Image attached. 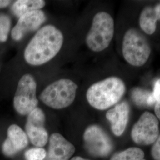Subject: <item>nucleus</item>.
I'll return each mask as SVG.
<instances>
[{"label":"nucleus","instance_id":"f257e3e1","mask_svg":"<svg viewBox=\"0 0 160 160\" xmlns=\"http://www.w3.org/2000/svg\"><path fill=\"white\" fill-rule=\"evenodd\" d=\"M63 35L55 26L46 25L34 34L26 47L24 58L32 66H40L57 56L63 46Z\"/></svg>","mask_w":160,"mask_h":160},{"label":"nucleus","instance_id":"f03ea898","mask_svg":"<svg viewBox=\"0 0 160 160\" xmlns=\"http://www.w3.org/2000/svg\"><path fill=\"white\" fill-rule=\"evenodd\" d=\"M126 90L125 82L112 76L92 84L87 91L86 98L92 108L104 110L119 103Z\"/></svg>","mask_w":160,"mask_h":160},{"label":"nucleus","instance_id":"7ed1b4c3","mask_svg":"<svg viewBox=\"0 0 160 160\" xmlns=\"http://www.w3.org/2000/svg\"><path fill=\"white\" fill-rule=\"evenodd\" d=\"M114 33L113 17L107 12H98L93 17L91 28L86 35V45L92 51H103L109 47Z\"/></svg>","mask_w":160,"mask_h":160},{"label":"nucleus","instance_id":"20e7f679","mask_svg":"<svg viewBox=\"0 0 160 160\" xmlns=\"http://www.w3.org/2000/svg\"><path fill=\"white\" fill-rule=\"evenodd\" d=\"M122 55L132 66L140 67L148 61L151 49L147 38L138 29L126 30L122 40Z\"/></svg>","mask_w":160,"mask_h":160},{"label":"nucleus","instance_id":"39448f33","mask_svg":"<svg viewBox=\"0 0 160 160\" xmlns=\"http://www.w3.org/2000/svg\"><path fill=\"white\" fill-rule=\"evenodd\" d=\"M78 86L73 81L61 78L44 88L39 98L47 106L53 109L67 108L74 102Z\"/></svg>","mask_w":160,"mask_h":160},{"label":"nucleus","instance_id":"423d86ee","mask_svg":"<svg viewBox=\"0 0 160 160\" xmlns=\"http://www.w3.org/2000/svg\"><path fill=\"white\" fill-rule=\"evenodd\" d=\"M36 90L37 83L33 75H23L18 82L13 100L14 108L18 114L28 116L38 108Z\"/></svg>","mask_w":160,"mask_h":160},{"label":"nucleus","instance_id":"0eeeda50","mask_svg":"<svg viewBox=\"0 0 160 160\" xmlns=\"http://www.w3.org/2000/svg\"><path fill=\"white\" fill-rule=\"evenodd\" d=\"M84 145L89 154L95 157H105L113 151V143L101 126H88L83 134Z\"/></svg>","mask_w":160,"mask_h":160},{"label":"nucleus","instance_id":"6e6552de","mask_svg":"<svg viewBox=\"0 0 160 160\" xmlns=\"http://www.w3.org/2000/svg\"><path fill=\"white\" fill-rule=\"evenodd\" d=\"M159 135V120L155 115L149 112L142 114L132 129L133 141L140 145H149L154 143Z\"/></svg>","mask_w":160,"mask_h":160},{"label":"nucleus","instance_id":"1a4fd4ad","mask_svg":"<svg viewBox=\"0 0 160 160\" xmlns=\"http://www.w3.org/2000/svg\"><path fill=\"white\" fill-rule=\"evenodd\" d=\"M45 113L39 108L33 110L27 117L25 132L31 143L38 148L45 146L49 141L48 132L45 127Z\"/></svg>","mask_w":160,"mask_h":160},{"label":"nucleus","instance_id":"9d476101","mask_svg":"<svg viewBox=\"0 0 160 160\" xmlns=\"http://www.w3.org/2000/svg\"><path fill=\"white\" fill-rule=\"evenodd\" d=\"M46 19L45 12L41 10L24 14L18 18L17 24L12 29V39L16 41L22 40L26 34L39 29Z\"/></svg>","mask_w":160,"mask_h":160},{"label":"nucleus","instance_id":"9b49d317","mask_svg":"<svg viewBox=\"0 0 160 160\" xmlns=\"http://www.w3.org/2000/svg\"><path fill=\"white\" fill-rule=\"evenodd\" d=\"M28 144L29 139L25 131L13 124L7 129V137L2 145V152L7 157H12L26 148Z\"/></svg>","mask_w":160,"mask_h":160},{"label":"nucleus","instance_id":"f8f14e48","mask_svg":"<svg viewBox=\"0 0 160 160\" xmlns=\"http://www.w3.org/2000/svg\"><path fill=\"white\" fill-rule=\"evenodd\" d=\"M75 148L63 136L53 133L49 138V147L45 160H69L74 155Z\"/></svg>","mask_w":160,"mask_h":160},{"label":"nucleus","instance_id":"ddd939ff","mask_svg":"<svg viewBox=\"0 0 160 160\" xmlns=\"http://www.w3.org/2000/svg\"><path fill=\"white\" fill-rule=\"evenodd\" d=\"M130 112L129 104L124 100L106 112V119L110 123L112 131L115 136L120 137L124 133L129 119Z\"/></svg>","mask_w":160,"mask_h":160},{"label":"nucleus","instance_id":"4468645a","mask_svg":"<svg viewBox=\"0 0 160 160\" xmlns=\"http://www.w3.org/2000/svg\"><path fill=\"white\" fill-rule=\"evenodd\" d=\"M158 20H160V3L145 7L141 12L139 24L144 33L152 35L156 31Z\"/></svg>","mask_w":160,"mask_h":160},{"label":"nucleus","instance_id":"2eb2a0df","mask_svg":"<svg viewBox=\"0 0 160 160\" xmlns=\"http://www.w3.org/2000/svg\"><path fill=\"white\" fill-rule=\"evenodd\" d=\"M46 5L43 0H17L12 7V13L20 18L24 14L36 10H41Z\"/></svg>","mask_w":160,"mask_h":160},{"label":"nucleus","instance_id":"dca6fc26","mask_svg":"<svg viewBox=\"0 0 160 160\" xmlns=\"http://www.w3.org/2000/svg\"><path fill=\"white\" fill-rule=\"evenodd\" d=\"M131 98L134 103L140 108L154 106L155 98L153 92L139 87H135L131 91Z\"/></svg>","mask_w":160,"mask_h":160},{"label":"nucleus","instance_id":"f3484780","mask_svg":"<svg viewBox=\"0 0 160 160\" xmlns=\"http://www.w3.org/2000/svg\"><path fill=\"white\" fill-rule=\"evenodd\" d=\"M110 160H146L141 149L131 147L113 155Z\"/></svg>","mask_w":160,"mask_h":160},{"label":"nucleus","instance_id":"a211bd4d","mask_svg":"<svg viewBox=\"0 0 160 160\" xmlns=\"http://www.w3.org/2000/svg\"><path fill=\"white\" fill-rule=\"evenodd\" d=\"M11 28V20L6 15L0 16V42H5L8 39Z\"/></svg>","mask_w":160,"mask_h":160},{"label":"nucleus","instance_id":"6ab92c4d","mask_svg":"<svg viewBox=\"0 0 160 160\" xmlns=\"http://www.w3.org/2000/svg\"><path fill=\"white\" fill-rule=\"evenodd\" d=\"M46 156V150L43 148H32L24 152L26 160H45Z\"/></svg>","mask_w":160,"mask_h":160},{"label":"nucleus","instance_id":"aec40b11","mask_svg":"<svg viewBox=\"0 0 160 160\" xmlns=\"http://www.w3.org/2000/svg\"><path fill=\"white\" fill-rule=\"evenodd\" d=\"M152 92L155 98V113L158 119L160 120V78L155 82Z\"/></svg>","mask_w":160,"mask_h":160},{"label":"nucleus","instance_id":"412c9836","mask_svg":"<svg viewBox=\"0 0 160 160\" xmlns=\"http://www.w3.org/2000/svg\"><path fill=\"white\" fill-rule=\"evenodd\" d=\"M151 155L154 160H160V134L153 143L151 149Z\"/></svg>","mask_w":160,"mask_h":160},{"label":"nucleus","instance_id":"4be33fe9","mask_svg":"<svg viewBox=\"0 0 160 160\" xmlns=\"http://www.w3.org/2000/svg\"><path fill=\"white\" fill-rule=\"evenodd\" d=\"M11 1H7V0H0V8H6L7 6H9L11 3Z\"/></svg>","mask_w":160,"mask_h":160},{"label":"nucleus","instance_id":"5701e85b","mask_svg":"<svg viewBox=\"0 0 160 160\" xmlns=\"http://www.w3.org/2000/svg\"><path fill=\"white\" fill-rule=\"evenodd\" d=\"M70 160H87V159H86V158H82V157H79V156H76V157H73V158H72Z\"/></svg>","mask_w":160,"mask_h":160}]
</instances>
